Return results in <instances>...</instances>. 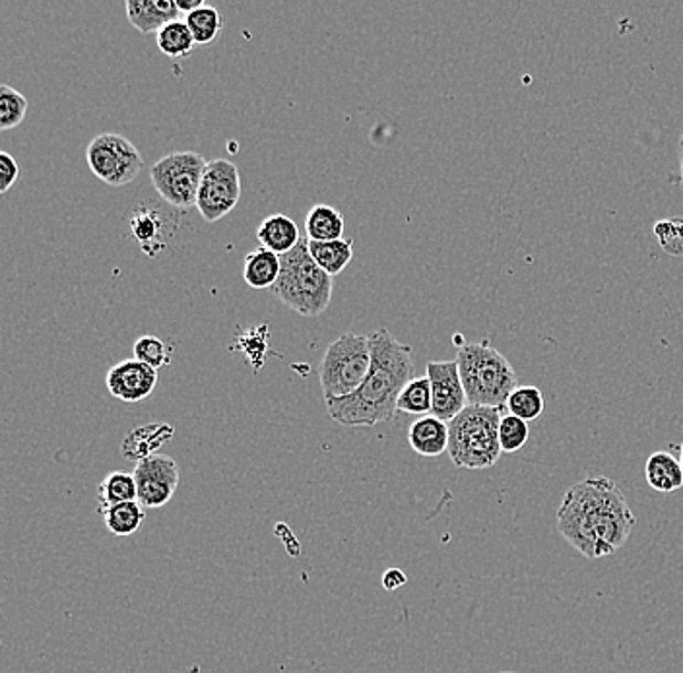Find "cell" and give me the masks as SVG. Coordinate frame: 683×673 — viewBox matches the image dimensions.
Wrapping results in <instances>:
<instances>
[{"label":"cell","instance_id":"ba28073f","mask_svg":"<svg viewBox=\"0 0 683 673\" xmlns=\"http://www.w3.org/2000/svg\"><path fill=\"white\" fill-rule=\"evenodd\" d=\"M86 161L94 175L109 186H127L140 175L145 158L129 138L104 132L86 150Z\"/></svg>","mask_w":683,"mask_h":673},{"label":"cell","instance_id":"8fae6325","mask_svg":"<svg viewBox=\"0 0 683 673\" xmlns=\"http://www.w3.org/2000/svg\"><path fill=\"white\" fill-rule=\"evenodd\" d=\"M426 377L431 383V416L450 424L468 406L467 391L460 378L457 360L429 361Z\"/></svg>","mask_w":683,"mask_h":673},{"label":"cell","instance_id":"cb8c5ba5","mask_svg":"<svg viewBox=\"0 0 683 673\" xmlns=\"http://www.w3.org/2000/svg\"><path fill=\"white\" fill-rule=\"evenodd\" d=\"M156 41H158L161 53L169 58H186L193 53L194 45H196L193 33L183 20L166 25L156 35Z\"/></svg>","mask_w":683,"mask_h":673},{"label":"cell","instance_id":"1f68e13d","mask_svg":"<svg viewBox=\"0 0 683 673\" xmlns=\"http://www.w3.org/2000/svg\"><path fill=\"white\" fill-rule=\"evenodd\" d=\"M20 177V165L9 152H0V193H9Z\"/></svg>","mask_w":683,"mask_h":673},{"label":"cell","instance_id":"2e32d148","mask_svg":"<svg viewBox=\"0 0 683 673\" xmlns=\"http://www.w3.org/2000/svg\"><path fill=\"white\" fill-rule=\"evenodd\" d=\"M173 434L175 429L169 424L140 425L125 437L121 445L122 457L138 464L146 458L158 455L156 450H160L166 442L171 441Z\"/></svg>","mask_w":683,"mask_h":673},{"label":"cell","instance_id":"6da1fadb","mask_svg":"<svg viewBox=\"0 0 683 673\" xmlns=\"http://www.w3.org/2000/svg\"><path fill=\"white\" fill-rule=\"evenodd\" d=\"M637 519L626 493L610 478L575 483L557 511V530L587 559H604L628 542Z\"/></svg>","mask_w":683,"mask_h":673},{"label":"cell","instance_id":"603a6c76","mask_svg":"<svg viewBox=\"0 0 683 673\" xmlns=\"http://www.w3.org/2000/svg\"><path fill=\"white\" fill-rule=\"evenodd\" d=\"M113 536L127 537L145 526L146 509L138 501L113 505L99 514Z\"/></svg>","mask_w":683,"mask_h":673},{"label":"cell","instance_id":"8992f818","mask_svg":"<svg viewBox=\"0 0 683 673\" xmlns=\"http://www.w3.org/2000/svg\"><path fill=\"white\" fill-rule=\"evenodd\" d=\"M370 336L348 332L337 338L322 355L319 370L324 402L354 394L370 375Z\"/></svg>","mask_w":683,"mask_h":673},{"label":"cell","instance_id":"d4e9b609","mask_svg":"<svg viewBox=\"0 0 683 673\" xmlns=\"http://www.w3.org/2000/svg\"><path fill=\"white\" fill-rule=\"evenodd\" d=\"M505 408L509 409L511 416L521 417V419L531 424L544 414L546 402H544V394L538 386H516L513 394L509 396Z\"/></svg>","mask_w":683,"mask_h":673},{"label":"cell","instance_id":"d6a6232c","mask_svg":"<svg viewBox=\"0 0 683 673\" xmlns=\"http://www.w3.org/2000/svg\"><path fill=\"white\" fill-rule=\"evenodd\" d=\"M406 583H408V578H406V575H404L401 569H388L385 570V575H383V588L388 590V592L398 590V588L406 585Z\"/></svg>","mask_w":683,"mask_h":673},{"label":"cell","instance_id":"e0dca14e","mask_svg":"<svg viewBox=\"0 0 683 673\" xmlns=\"http://www.w3.org/2000/svg\"><path fill=\"white\" fill-rule=\"evenodd\" d=\"M257 239L260 247L284 257L296 249L303 237L294 217L286 216V214H273V216L265 217V222L258 225Z\"/></svg>","mask_w":683,"mask_h":673},{"label":"cell","instance_id":"44dd1931","mask_svg":"<svg viewBox=\"0 0 683 673\" xmlns=\"http://www.w3.org/2000/svg\"><path fill=\"white\" fill-rule=\"evenodd\" d=\"M307 247L314 263L329 276L344 273L354 258V239L327 241V243L307 239Z\"/></svg>","mask_w":683,"mask_h":673},{"label":"cell","instance_id":"f1b7e54d","mask_svg":"<svg viewBox=\"0 0 683 673\" xmlns=\"http://www.w3.org/2000/svg\"><path fill=\"white\" fill-rule=\"evenodd\" d=\"M529 437H531L529 421H524L521 417L511 416V414L501 417V424H499L501 452L513 455L516 450L523 449L526 441H529Z\"/></svg>","mask_w":683,"mask_h":673},{"label":"cell","instance_id":"4dcf8cb0","mask_svg":"<svg viewBox=\"0 0 683 673\" xmlns=\"http://www.w3.org/2000/svg\"><path fill=\"white\" fill-rule=\"evenodd\" d=\"M135 360L142 361L152 370L160 371L171 365V350L160 338H138L135 342Z\"/></svg>","mask_w":683,"mask_h":673},{"label":"cell","instance_id":"7a4b0ae2","mask_svg":"<svg viewBox=\"0 0 683 673\" xmlns=\"http://www.w3.org/2000/svg\"><path fill=\"white\" fill-rule=\"evenodd\" d=\"M371 370L363 385L346 398L327 400L329 416L346 427H373L393 421L398 414V396L416 373L412 348L388 332L370 336Z\"/></svg>","mask_w":683,"mask_h":673},{"label":"cell","instance_id":"484cf974","mask_svg":"<svg viewBox=\"0 0 683 673\" xmlns=\"http://www.w3.org/2000/svg\"><path fill=\"white\" fill-rule=\"evenodd\" d=\"M434 406L431 383L427 377H414L398 396V412L412 416H429Z\"/></svg>","mask_w":683,"mask_h":673},{"label":"cell","instance_id":"5bb4252c","mask_svg":"<svg viewBox=\"0 0 683 673\" xmlns=\"http://www.w3.org/2000/svg\"><path fill=\"white\" fill-rule=\"evenodd\" d=\"M125 12L140 33H158L183 17L175 0H127Z\"/></svg>","mask_w":683,"mask_h":673},{"label":"cell","instance_id":"9a60e30c","mask_svg":"<svg viewBox=\"0 0 683 673\" xmlns=\"http://www.w3.org/2000/svg\"><path fill=\"white\" fill-rule=\"evenodd\" d=\"M408 442L419 457H441L449 452V424L431 414L421 416L410 425Z\"/></svg>","mask_w":683,"mask_h":673},{"label":"cell","instance_id":"ffe728a7","mask_svg":"<svg viewBox=\"0 0 683 673\" xmlns=\"http://www.w3.org/2000/svg\"><path fill=\"white\" fill-rule=\"evenodd\" d=\"M344 232H346V220L334 206L317 204L307 212V239L319 241V243L344 239Z\"/></svg>","mask_w":683,"mask_h":673},{"label":"cell","instance_id":"ac0fdd59","mask_svg":"<svg viewBox=\"0 0 683 673\" xmlns=\"http://www.w3.org/2000/svg\"><path fill=\"white\" fill-rule=\"evenodd\" d=\"M644 478L649 488L659 493H674L683 488V470L680 458L668 450L652 452L644 464Z\"/></svg>","mask_w":683,"mask_h":673},{"label":"cell","instance_id":"f546056e","mask_svg":"<svg viewBox=\"0 0 683 673\" xmlns=\"http://www.w3.org/2000/svg\"><path fill=\"white\" fill-rule=\"evenodd\" d=\"M654 237L659 241L660 249L670 257H683V217H664L659 220L654 227Z\"/></svg>","mask_w":683,"mask_h":673},{"label":"cell","instance_id":"277c9868","mask_svg":"<svg viewBox=\"0 0 683 673\" xmlns=\"http://www.w3.org/2000/svg\"><path fill=\"white\" fill-rule=\"evenodd\" d=\"M273 293L301 317H319L329 309L332 276L314 263L307 247V237L299 241L296 249L281 257L280 278Z\"/></svg>","mask_w":683,"mask_h":673},{"label":"cell","instance_id":"83f0119b","mask_svg":"<svg viewBox=\"0 0 683 673\" xmlns=\"http://www.w3.org/2000/svg\"><path fill=\"white\" fill-rule=\"evenodd\" d=\"M30 104L24 94L10 88L7 84L0 86V130H14L24 122Z\"/></svg>","mask_w":683,"mask_h":673},{"label":"cell","instance_id":"d590c367","mask_svg":"<svg viewBox=\"0 0 683 673\" xmlns=\"http://www.w3.org/2000/svg\"><path fill=\"white\" fill-rule=\"evenodd\" d=\"M680 464H682L683 470V442L680 445Z\"/></svg>","mask_w":683,"mask_h":673},{"label":"cell","instance_id":"52a82bcc","mask_svg":"<svg viewBox=\"0 0 683 673\" xmlns=\"http://www.w3.org/2000/svg\"><path fill=\"white\" fill-rule=\"evenodd\" d=\"M209 161L199 152H171L153 163L150 171L153 189L175 209H196L202 175Z\"/></svg>","mask_w":683,"mask_h":673},{"label":"cell","instance_id":"7c38bea8","mask_svg":"<svg viewBox=\"0 0 683 673\" xmlns=\"http://www.w3.org/2000/svg\"><path fill=\"white\" fill-rule=\"evenodd\" d=\"M105 385L117 400L137 404V402L146 400L156 391L158 371L152 370L142 361L125 360L107 371Z\"/></svg>","mask_w":683,"mask_h":673},{"label":"cell","instance_id":"e575fe53","mask_svg":"<svg viewBox=\"0 0 683 673\" xmlns=\"http://www.w3.org/2000/svg\"><path fill=\"white\" fill-rule=\"evenodd\" d=\"M680 177H682V185H683V132H682V138H680Z\"/></svg>","mask_w":683,"mask_h":673},{"label":"cell","instance_id":"30bf717a","mask_svg":"<svg viewBox=\"0 0 683 673\" xmlns=\"http://www.w3.org/2000/svg\"><path fill=\"white\" fill-rule=\"evenodd\" d=\"M138 503L145 509H161L175 498L179 488V466L175 458L153 455L135 466Z\"/></svg>","mask_w":683,"mask_h":673},{"label":"cell","instance_id":"4fadbf2b","mask_svg":"<svg viewBox=\"0 0 683 673\" xmlns=\"http://www.w3.org/2000/svg\"><path fill=\"white\" fill-rule=\"evenodd\" d=\"M130 237L137 241L140 250L148 257H158L168 249L171 239V224L168 216L152 204H140L130 214Z\"/></svg>","mask_w":683,"mask_h":673},{"label":"cell","instance_id":"7402d4cb","mask_svg":"<svg viewBox=\"0 0 683 673\" xmlns=\"http://www.w3.org/2000/svg\"><path fill=\"white\" fill-rule=\"evenodd\" d=\"M129 501H138L135 476L127 472L107 473L97 489V514L104 513L109 506Z\"/></svg>","mask_w":683,"mask_h":673},{"label":"cell","instance_id":"5b68a950","mask_svg":"<svg viewBox=\"0 0 683 673\" xmlns=\"http://www.w3.org/2000/svg\"><path fill=\"white\" fill-rule=\"evenodd\" d=\"M503 408L468 404L449 424V457L455 466L485 470L501 457L499 424Z\"/></svg>","mask_w":683,"mask_h":673},{"label":"cell","instance_id":"836d02e7","mask_svg":"<svg viewBox=\"0 0 683 673\" xmlns=\"http://www.w3.org/2000/svg\"><path fill=\"white\" fill-rule=\"evenodd\" d=\"M175 2H178L179 12L186 14V17L204 7V0H175Z\"/></svg>","mask_w":683,"mask_h":673},{"label":"cell","instance_id":"3957f363","mask_svg":"<svg viewBox=\"0 0 683 673\" xmlns=\"http://www.w3.org/2000/svg\"><path fill=\"white\" fill-rule=\"evenodd\" d=\"M457 363L468 404L505 408L509 396L519 386V375L505 355L490 345V340L460 345Z\"/></svg>","mask_w":683,"mask_h":673},{"label":"cell","instance_id":"d6986e66","mask_svg":"<svg viewBox=\"0 0 683 673\" xmlns=\"http://www.w3.org/2000/svg\"><path fill=\"white\" fill-rule=\"evenodd\" d=\"M281 257L273 250L258 247L250 250L243 265V280L253 289H273L280 278Z\"/></svg>","mask_w":683,"mask_h":673},{"label":"cell","instance_id":"9c48e42d","mask_svg":"<svg viewBox=\"0 0 683 673\" xmlns=\"http://www.w3.org/2000/svg\"><path fill=\"white\" fill-rule=\"evenodd\" d=\"M239 199H242V175L234 161H209L196 199L199 214L210 224H214L230 212H234Z\"/></svg>","mask_w":683,"mask_h":673},{"label":"cell","instance_id":"8d00e7d4","mask_svg":"<svg viewBox=\"0 0 683 673\" xmlns=\"http://www.w3.org/2000/svg\"><path fill=\"white\" fill-rule=\"evenodd\" d=\"M501 673H513V672H501Z\"/></svg>","mask_w":683,"mask_h":673},{"label":"cell","instance_id":"4316f807","mask_svg":"<svg viewBox=\"0 0 683 673\" xmlns=\"http://www.w3.org/2000/svg\"><path fill=\"white\" fill-rule=\"evenodd\" d=\"M185 22L191 33H193L196 45L214 43L222 35V30H224V18L217 12V9L209 7V4H204L202 9L196 10L193 14H189Z\"/></svg>","mask_w":683,"mask_h":673}]
</instances>
